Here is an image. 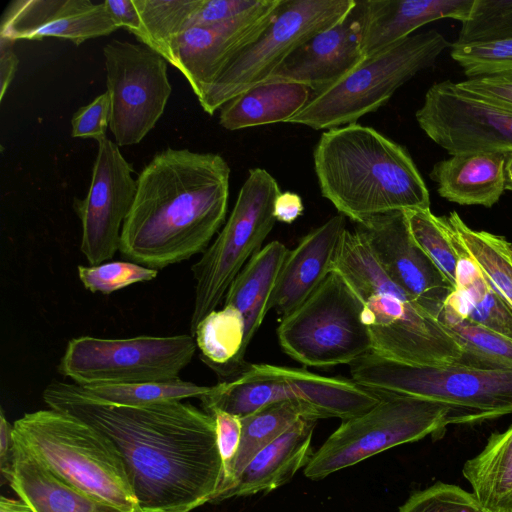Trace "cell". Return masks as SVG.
Here are the masks:
<instances>
[{
	"label": "cell",
	"instance_id": "b9f144b4",
	"mask_svg": "<svg viewBox=\"0 0 512 512\" xmlns=\"http://www.w3.org/2000/svg\"><path fill=\"white\" fill-rule=\"evenodd\" d=\"M110 111V97L105 91L74 113L71 119L72 137L91 138L96 141L106 138V130L110 123Z\"/></svg>",
	"mask_w": 512,
	"mask_h": 512
},
{
	"label": "cell",
	"instance_id": "4dcf8cb0",
	"mask_svg": "<svg viewBox=\"0 0 512 512\" xmlns=\"http://www.w3.org/2000/svg\"><path fill=\"white\" fill-rule=\"evenodd\" d=\"M301 417L320 419L314 408L296 399L272 403L241 418L242 431L239 447L231 463L223 472L221 485L213 500L234 482L260 450Z\"/></svg>",
	"mask_w": 512,
	"mask_h": 512
},
{
	"label": "cell",
	"instance_id": "c3c4849f",
	"mask_svg": "<svg viewBox=\"0 0 512 512\" xmlns=\"http://www.w3.org/2000/svg\"><path fill=\"white\" fill-rule=\"evenodd\" d=\"M303 210L302 198L294 192L286 191L276 197L273 215L276 221L291 224L302 215Z\"/></svg>",
	"mask_w": 512,
	"mask_h": 512
},
{
	"label": "cell",
	"instance_id": "83f0119b",
	"mask_svg": "<svg viewBox=\"0 0 512 512\" xmlns=\"http://www.w3.org/2000/svg\"><path fill=\"white\" fill-rule=\"evenodd\" d=\"M280 371L296 398L314 408L320 419H351L370 410L382 398L381 392L366 388L353 379L326 377L286 366H280Z\"/></svg>",
	"mask_w": 512,
	"mask_h": 512
},
{
	"label": "cell",
	"instance_id": "7402d4cb",
	"mask_svg": "<svg viewBox=\"0 0 512 512\" xmlns=\"http://www.w3.org/2000/svg\"><path fill=\"white\" fill-rule=\"evenodd\" d=\"M317 421L309 417L299 418L260 450L212 503L267 493L287 483L300 468L306 467L313 455L311 440Z\"/></svg>",
	"mask_w": 512,
	"mask_h": 512
},
{
	"label": "cell",
	"instance_id": "603a6c76",
	"mask_svg": "<svg viewBox=\"0 0 512 512\" xmlns=\"http://www.w3.org/2000/svg\"><path fill=\"white\" fill-rule=\"evenodd\" d=\"M508 156L485 151L454 154L436 162L429 177L442 198L460 205L490 208L505 191Z\"/></svg>",
	"mask_w": 512,
	"mask_h": 512
},
{
	"label": "cell",
	"instance_id": "f1b7e54d",
	"mask_svg": "<svg viewBox=\"0 0 512 512\" xmlns=\"http://www.w3.org/2000/svg\"><path fill=\"white\" fill-rule=\"evenodd\" d=\"M462 474L480 507L512 512V425L491 434L483 449L464 463Z\"/></svg>",
	"mask_w": 512,
	"mask_h": 512
},
{
	"label": "cell",
	"instance_id": "1f68e13d",
	"mask_svg": "<svg viewBox=\"0 0 512 512\" xmlns=\"http://www.w3.org/2000/svg\"><path fill=\"white\" fill-rule=\"evenodd\" d=\"M244 336V319L232 306L210 312L193 335L202 361L224 380L238 376L248 365L243 354Z\"/></svg>",
	"mask_w": 512,
	"mask_h": 512
},
{
	"label": "cell",
	"instance_id": "e575fe53",
	"mask_svg": "<svg viewBox=\"0 0 512 512\" xmlns=\"http://www.w3.org/2000/svg\"><path fill=\"white\" fill-rule=\"evenodd\" d=\"M412 238L455 288L463 247L446 216L430 209L403 211Z\"/></svg>",
	"mask_w": 512,
	"mask_h": 512
},
{
	"label": "cell",
	"instance_id": "8d00e7d4",
	"mask_svg": "<svg viewBox=\"0 0 512 512\" xmlns=\"http://www.w3.org/2000/svg\"><path fill=\"white\" fill-rule=\"evenodd\" d=\"M82 388L100 402L121 406H142L194 397L200 399L211 391V386H200L180 378L162 382L90 385Z\"/></svg>",
	"mask_w": 512,
	"mask_h": 512
},
{
	"label": "cell",
	"instance_id": "8992f818",
	"mask_svg": "<svg viewBox=\"0 0 512 512\" xmlns=\"http://www.w3.org/2000/svg\"><path fill=\"white\" fill-rule=\"evenodd\" d=\"M352 379L377 392L442 403L454 424L512 414V371L484 370L460 364L413 365L370 352L350 364Z\"/></svg>",
	"mask_w": 512,
	"mask_h": 512
},
{
	"label": "cell",
	"instance_id": "d6986e66",
	"mask_svg": "<svg viewBox=\"0 0 512 512\" xmlns=\"http://www.w3.org/2000/svg\"><path fill=\"white\" fill-rule=\"evenodd\" d=\"M117 29L103 2L14 0L3 13L0 37L14 42L57 37L80 45Z\"/></svg>",
	"mask_w": 512,
	"mask_h": 512
},
{
	"label": "cell",
	"instance_id": "e0dca14e",
	"mask_svg": "<svg viewBox=\"0 0 512 512\" xmlns=\"http://www.w3.org/2000/svg\"><path fill=\"white\" fill-rule=\"evenodd\" d=\"M282 0H263L231 21L192 27L175 38L169 64L177 68L198 97L243 49L268 27Z\"/></svg>",
	"mask_w": 512,
	"mask_h": 512
},
{
	"label": "cell",
	"instance_id": "ba28073f",
	"mask_svg": "<svg viewBox=\"0 0 512 512\" xmlns=\"http://www.w3.org/2000/svg\"><path fill=\"white\" fill-rule=\"evenodd\" d=\"M382 393L367 412L343 420L313 453L304 469L311 480H321L382 451L427 436L439 438L454 424L450 407L414 396Z\"/></svg>",
	"mask_w": 512,
	"mask_h": 512
},
{
	"label": "cell",
	"instance_id": "d590c367",
	"mask_svg": "<svg viewBox=\"0 0 512 512\" xmlns=\"http://www.w3.org/2000/svg\"><path fill=\"white\" fill-rule=\"evenodd\" d=\"M141 20L140 43L158 52L169 63L171 46L188 29L200 0H134Z\"/></svg>",
	"mask_w": 512,
	"mask_h": 512
},
{
	"label": "cell",
	"instance_id": "ab89813d",
	"mask_svg": "<svg viewBox=\"0 0 512 512\" xmlns=\"http://www.w3.org/2000/svg\"><path fill=\"white\" fill-rule=\"evenodd\" d=\"M450 56L468 78L512 71V39L458 45Z\"/></svg>",
	"mask_w": 512,
	"mask_h": 512
},
{
	"label": "cell",
	"instance_id": "484cf974",
	"mask_svg": "<svg viewBox=\"0 0 512 512\" xmlns=\"http://www.w3.org/2000/svg\"><path fill=\"white\" fill-rule=\"evenodd\" d=\"M313 91L291 82H263L239 94L220 108L219 124L235 131L288 122L310 102Z\"/></svg>",
	"mask_w": 512,
	"mask_h": 512
},
{
	"label": "cell",
	"instance_id": "52a82bcc",
	"mask_svg": "<svg viewBox=\"0 0 512 512\" xmlns=\"http://www.w3.org/2000/svg\"><path fill=\"white\" fill-rule=\"evenodd\" d=\"M452 44L436 30L412 34L365 60L346 77L315 93L288 123L314 130L352 123L385 105L417 73L434 65Z\"/></svg>",
	"mask_w": 512,
	"mask_h": 512
},
{
	"label": "cell",
	"instance_id": "7c38bea8",
	"mask_svg": "<svg viewBox=\"0 0 512 512\" xmlns=\"http://www.w3.org/2000/svg\"><path fill=\"white\" fill-rule=\"evenodd\" d=\"M191 334L107 339H71L58 372L80 386L171 381L192 361Z\"/></svg>",
	"mask_w": 512,
	"mask_h": 512
},
{
	"label": "cell",
	"instance_id": "bcb514c9",
	"mask_svg": "<svg viewBox=\"0 0 512 512\" xmlns=\"http://www.w3.org/2000/svg\"><path fill=\"white\" fill-rule=\"evenodd\" d=\"M109 16L118 28H125L135 37L141 31V20L134 0H105Z\"/></svg>",
	"mask_w": 512,
	"mask_h": 512
},
{
	"label": "cell",
	"instance_id": "74e56055",
	"mask_svg": "<svg viewBox=\"0 0 512 512\" xmlns=\"http://www.w3.org/2000/svg\"><path fill=\"white\" fill-rule=\"evenodd\" d=\"M454 44L512 39V0H474Z\"/></svg>",
	"mask_w": 512,
	"mask_h": 512
},
{
	"label": "cell",
	"instance_id": "6da1fadb",
	"mask_svg": "<svg viewBox=\"0 0 512 512\" xmlns=\"http://www.w3.org/2000/svg\"><path fill=\"white\" fill-rule=\"evenodd\" d=\"M42 397L51 409L90 424L117 448L143 512H190L212 502L223 479L216 422L182 401L111 405L82 386L52 381Z\"/></svg>",
	"mask_w": 512,
	"mask_h": 512
},
{
	"label": "cell",
	"instance_id": "8fae6325",
	"mask_svg": "<svg viewBox=\"0 0 512 512\" xmlns=\"http://www.w3.org/2000/svg\"><path fill=\"white\" fill-rule=\"evenodd\" d=\"M356 0H282L263 33L239 52L198 97L213 115L239 94L266 81L298 47L342 21Z\"/></svg>",
	"mask_w": 512,
	"mask_h": 512
},
{
	"label": "cell",
	"instance_id": "d4e9b609",
	"mask_svg": "<svg viewBox=\"0 0 512 512\" xmlns=\"http://www.w3.org/2000/svg\"><path fill=\"white\" fill-rule=\"evenodd\" d=\"M288 252L279 241L265 245L238 273L224 297V306L236 308L244 319V356L270 310L271 297Z\"/></svg>",
	"mask_w": 512,
	"mask_h": 512
},
{
	"label": "cell",
	"instance_id": "7a4b0ae2",
	"mask_svg": "<svg viewBox=\"0 0 512 512\" xmlns=\"http://www.w3.org/2000/svg\"><path fill=\"white\" fill-rule=\"evenodd\" d=\"M230 167L217 153L167 148L136 178L119 251L151 269L203 253L225 222Z\"/></svg>",
	"mask_w": 512,
	"mask_h": 512
},
{
	"label": "cell",
	"instance_id": "7dc6e473",
	"mask_svg": "<svg viewBox=\"0 0 512 512\" xmlns=\"http://www.w3.org/2000/svg\"><path fill=\"white\" fill-rule=\"evenodd\" d=\"M15 42L0 37V101L2 102L5 94L11 85L18 66V57L14 51Z\"/></svg>",
	"mask_w": 512,
	"mask_h": 512
},
{
	"label": "cell",
	"instance_id": "ac0fdd59",
	"mask_svg": "<svg viewBox=\"0 0 512 512\" xmlns=\"http://www.w3.org/2000/svg\"><path fill=\"white\" fill-rule=\"evenodd\" d=\"M362 0L335 26L292 52L264 82L305 85L313 94L338 83L365 60L362 49Z\"/></svg>",
	"mask_w": 512,
	"mask_h": 512
},
{
	"label": "cell",
	"instance_id": "836d02e7",
	"mask_svg": "<svg viewBox=\"0 0 512 512\" xmlns=\"http://www.w3.org/2000/svg\"><path fill=\"white\" fill-rule=\"evenodd\" d=\"M437 320L462 349L456 364L512 371V341L455 314L444 305Z\"/></svg>",
	"mask_w": 512,
	"mask_h": 512
},
{
	"label": "cell",
	"instance_id": "4fadbf2b",
	"mask_svg": "<svg viewBox=\"0 0 512 512\" xmlns=\"http://www.w3.org/2000/svg\"><path fill=\"white\" fill-rule=\"evenodd\" d=\"M103 55L109 128L118 146L138 144L165 111L172 91L169 63L145 44L116 39L103 47Z\"/></svg>",
	"mask_w": 512,
	"mask_h": 512
},
{
	"label": "cell",
	"instance_id": "d6a6232c",
	"mask_svg": "<svg viewBox=\"0 0 512 512\" xmlns=\"http://www.w3.org/2000/svg\"><path fill=\"white\" fill-rule=\"evenodd\" d=\"M447 219L488 284L512 309V243L503 236L472 229L456 211Z\"/></svg>",
	"mask_w": 512,
	"mask_h": 512
},
{
	"label": "cell",
	"instance_id": "ee69618b",
	"mask_svg": "<svg viewBox=\"0 0 512 512\" xmlns=\"http://www.w3.org/2000/svg\"><path fill=\"white\" fill-rule=\"evenodd\" d=\"M458 83L486 101L512 110V71L468 78Z\"/></svg>",
	"mask_w": 512,
	"mask_h": 512
},
{
	"label": "cell",
	"instance_id": "5b68a950",
	"mask_svg": "<svg viewBox=\"0 0 512 512\" xmlns=\"http://www.w3.org/2000/svg\"><path fill=\"white\" fill-rule=\"evenodd\" d=\"M13 440L58 480L120 512H143L110 439L66 412L43 409L13 424Z\"/></svg>",
	"mask_w": 512,
	"mask_h": 512
},
{
	"label": "cell",
	"instance_id": "4316f807",
	"mask_svg": "<svg viewBox=\"0 0 512 512\" xmlns=\"http://www.w3.org/2000/svg\"><path fill=\"white\" fill-rule=\"evenodd\" d=\"M289 399L298 400L280 366L271 364H248L241 374L211 386V391L200 398L206 412L221 410L240 419Z\"/></svg>",
	"mask_w": 512,
	"mask_h": 512
},
{
	"label": "cell",
	"instance_id": "f35d334b",
	"mask_svg": "<svg viewBox=\"0 0 512 512\" xmlns=\"http://www.w3.org/2000/svg\"><path fill=\"white\" fill-rule=\"evenodd\" d=\"M77 272L85 289L105 295L135 283L151 281L158 274V270L132 261H111L94 266L78 265Z\"/></svg>",
	"mask_w": 512,
	"mask_h": 512
},
{
	"label": "cell",
	"instance_id": "44dd1931",
	"mask_svg": "<svg viewBox=\"0 0 512 512\" xmlns=\"http://www.w3.org/2000/svg\"><path fill=\"white\" fill-rule=\"evenodd\" d=\"M474 0H362L365 57L442 18L467 20Z\"/></svg>",
	"mask_w": 512,
	"mask_h": 512
},
{
	"label": "cell",
	"instance_id": "681fc988",
	"mask_svg": "<svg viewBox=\"0 0 512 512\" xmlns=\"http://www.w3.org/2000/svg\"><path fill=\"white\" fill-rule=\"evenodd\" d=\"M13 425L5 417L3 409L0 413V468L2 475L6 473L11 466L13 452Z\"/></svg>",
	"mask_w": 512,
	"mask_h": 512
},
{
	"label": "cell",
	"instance_id": "2e32d148",
	"mask_svg": "<svg viewBox=\"0 0 512 512\" xmlns=\"http://www.w3.org/2000/svg\"><path fill=\"white\" fill-rule=\"evenodd\" d=\"M379 264L424 310L438 318L455 288L416 244L403 211L356 223Z\"/></svg>",
	"mask_w": 512,
	"mask_h": 512
},
{
	"label": "cell",
	"instance_id": "9c48e42d",
	"mask_svg": "<svg viewBox=\"0 0 512 512\" xmlns=\"http://www.w3.org/2000/svg\"><path fill=\"white\" fill-rule=\"evenodd\" d=\"M280 192L276 179L268 171L249 170L228 220L191 267L195 281L192 336L199 322L224 300L246 263L263 248L276 222L273 206Z\"/></svg>",
	"mask_w": 512,
	"mask_h": 512
},
{
	"label": "cell",
	"instance_id": "816d5d0a",
	"mask_svg": "<svg viewBox=\"0 0 512 512\" xmlns=\"http://www.w3.org/2000/svg\"><path fill=\"white\" fill-rule=\"evenodd\" d=\"M505 190L512 191V155L508 156L505 166Z\"/></svg>",
	"mask_w": 512,
	"mask_h": 512
},
{
	"label": "cell",
	"instance_id": "60d3db41",
	"mask_svg": "<svg viewBox=\"0 0 512 512\" xmlns=\"http://www.w3.org/2000/svg\"><path fill=\"white\" fill-rule=\"evenodd\" d=\"M478 506L474 495L460 486L436 482L412 493L398 512H472Z\"/></svg>",
	"mask_w": 512,
	"mask_h": 512
},
{
	"label": "cell",
	"instance_id": "f546056e",
	"mask_svg": "<svg viewBox=\"0 0 512 512\" xmlns=\"http://www.w3.org/2000/svg\"><path fill=\"white\" fill-rule=\"evenodd\" d=\"M444 305L458 316L512 341V309L488 284L464 247L455 290Z\"/></svg>",
	"mask_w": 512,
	"mask_h": 512
},
{
	"label": "cell",
	"instance_id": "3957f363",
	"mask_svg": "<svg viewBox=\"0 0 512 512\" xmlns=\"http://www.w3.org/2000/svg\"><path fill=\"white\" fill-rule=\"evenodd\" d=\"M321 194L355 223L430 209L428 188L405 147L358 123L322 133L313 152Z\"/></svg>",
	"mask_w": 512,
	"mask_h": 512
},
{
	"label": "cell",
	"instance_id": "f6af8a7d",
	"mask_svg": "<svg viewBox=\"0 0 512 512\" xmlns=\"http://www.w3.org/2000/svg\"><path fill=\"white\" fill-rule=\"evenodd\" d=\"M210 414L215 418L217 444L225 470L234 458L240 444L241 419L221 410H214Z\"/></svg>",
	"mask_w": 512,
	"mask_h": 512
},
{
	"label": "cell",
	"instance_id": "f907efd6",
	"mask_svg": "<svg viewBox=\"0 0 512 512\" xmlns=\"http://www.w3.org/2000/svg\"><path fill=\"white\" fill-rule=\"evenodd\" d=\"M0 512H34L32 507L22 499L0 498Z\"/></svg>",
	"mask_w": 512,
	"mask_h": 512
},
{
	"label": "cell",
	"instance_id": "30bf717a",
	"mask_svg": "<svg viewBox=\"0 0 512 512\" xmlns=\"http://www.w3.org/2000/svg\"><path fill=\"white\" fill-rule=\"evenodd\" d=\"M363 306L345 277L333 269L306 301L282 318L279 343L305 366L350 365L373 351L361 318Z\"/></svg>",
	"mask_w": 512,
	"mask_h": 512
},
{
	"label": "cell",
	"instance_id": "cb8c5ba5",
	"mask_svg": "<svg viewBox=\"0 0 512 512\" xmlns=\"http://www.w3.org/2000/svg\"><path fill=\"white\" fill-rule=\"evenodd\" d=\"M3 476L34 512H120L64 484L15 442Z\"/></svg>",
	"mask_w": 512,
	"mask_h": 512
},
{
	"label": "cell",
	"instance_id": "9a60e30c",
	"mask_svg": "<svg viewBox=\"0 0 512 512\" xmlns=\"http://www.w3.org/2000/svg\"><path fill=\"white\" fill-rule=\"evenodd\" d=\"M97 143L88 192L73 204L81 222L80 250L91 266L111 260L119 251L122 226L137 187L132 164L119 146L107 137Z\"/></svg>",
	"mask_w": 512,
	"mask_h": 512
},
{
	"label": "cell",
	"instance_id": "5bb4252c",
	"mask_svg": "<svg viewBox=\"0 0 512 512\" xmlns=\"http://www.w3.org/2000/svg\"><path fill=\"white\" fill-rule=\"evenodd\" d=\"M415 118L450 155L477 151L512 155V110L486 101L458 82L433 84Z\"/></svg>",
	"mask_w": 512,
	"mask_h": 512
},
{
	"label": "cell",
	"instance_id": "f5cc1de1",
	"mask_svg": "<svg viewBox=\"0 0 512 512\" xmlns=\"http://www.w3.org/2000/svg\"><path fill=\"white\" fill-rule=\"evenodd\" d=\"M472 512H491V511H488L486 509H483L482 507L478 506L475 510H473Z\"/></svg>",
	"mask_w": 512,
	"mask_h": 512
},
{
	"label": "cell",
	"instance_id": "277c9868",
	"mask_svg": "<svg viewBox=\"0 0 512 512\" xmlns=\"http://www.w3.org/2000/svg\"><path fill=\"white\" fill-rule=\"evenodd\" d=\"M334 269L363 301L361 318L372 352L413 365L454 364L461 358L459 344L390 278L355 229L344 231Z\"/></svg>",
	"mask_w": 512,
	"mask_h": 512
},
{
	"label": "cell",
	"instance_id": "7bdbcfd3",
	"mask_svg": "<svg viewBox=\"0 0 512 512\" xmlns=\"http://www.w3.org/2000/svg\"><path fill=\"white\" fill-rule=\"evenodd\" d=\"M263 0H200L188 29L211 26L238 18L257 8Z\"/></svg>",
	"mask_w": 512,
	"mask_h": 512
},
{
	"label": "cell",
	"instance_id": "ffe728a7",
	"mask_svg": "<svg viewBox=\"0 0 512 512\" xmlns=\"http://www.w3.org/2000/svg\"><path fill=\"white\" fill-rule=\"evenodd\" d=\"M345 230V216L339 213L289 250L276 281L270 309L284 318L308 299L334 269Z\"/></svg>",
	"mask_w": 512,
	"mask_h": 512
}]
</instances>
